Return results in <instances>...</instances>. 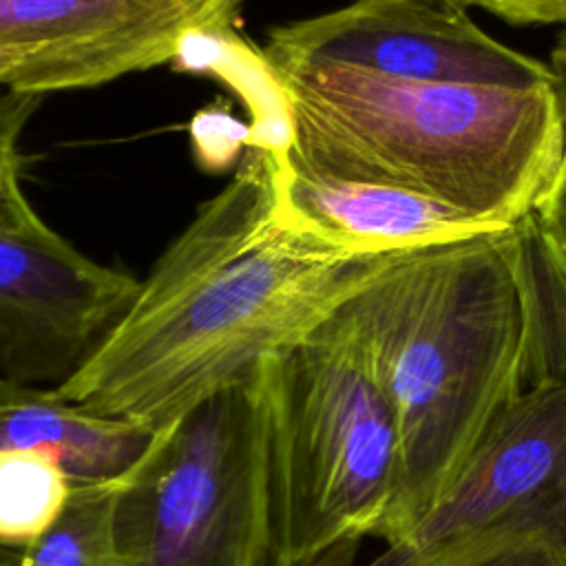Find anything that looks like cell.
Returning a JSON list of instances; mask_svg holds the SVG:
<instances>
[{"label": "cell", "instance_id": "obj_1", "mask_svg": "<svg viewBox=\"0 0 566 566\" xmlns=\"http://www.w3.org/2000/svg\"><path fill=\"white\" fill-rule=\"evenodd\" d=\"M394 254L345 252L296 221L270 150L252 146L139 281L102 347L55 389L157 429L301 343Z\"/></svg>", "mask_w": 566, "mask_h": 566}, {"label": "cell", "instance_id": "obj_2", "mask_svg": "<svg viewBox=\"0 0 566 566\" xmlns=\"http://www.w3.org/2000/svg\"><path fill=\"white\" fill-rule=\"evenodd\" d=\"M389 400L400 482L378 535L402 537L524 391L513 226L394 254L338 305Z\"/></svg>", "mask_w": 566, "mask_h": 566}, {"label": "cell", "instance_id": "obj_3", "mask_svg": "<svg viewBox=\"0 0 566 566\" xmlns=\"http://www.w3.org/2000/svg\"><path fill=\"white\" fill-rule=\"evenodd\" d=\"M287 111V159L413 190L513 226L559 172L566 122L555 80L531 88L427 84L329 62H268Z\"/></svg>", "mask_w": 566, "mask_h": 566}, {"label": "cell", "instance_id": "obj_4", "mask_svg": "<svg viewBox=\"0 0 566 566\" xmlns=\"http://www.w3.org/2000/svg\"><path fill=\"white\" fill-rule=\"evenodd\" d=\"M265 369L272 566H356L400 482L389 400L338 307Z\"/></svg>", "mask_w": 566, "mask_h": 566}, {"label": "cell", "instance_id": "obj_5", "mask_svg": "<svg viewBox=\"0 0 566 566\" xmlns=\"http://www.w3.org/2000/svg\"><path fill=\"white\" fill-rule=\"evenodd\" d=\"M265 360L157 427L111 484L108 566H272Z\"/></svg>", "mask_w": 566, "mask_h": 566}, {"label": "cell", "instance_id": "obj_6", "mask_svg": "<svg viewBox=\"0 0 566 566\" xmlns=\"http://www.w3.org/2000/svg\"><path fill=\"white\" fill-rule=\"evenodd\" d=\"M566 542V389H524L458 478L363 566H462L497 546Z\"/></svg>", "mask_w": 566, "mask_h": 566}, {"label": "cell", "instance_id": "obj_7", "mask_svg": "<svg viewBox=\"0 0 566 566\" xmlns=\"http://www.w3.org/2000/svg\"><path fill=\"white\" fill-rule=\"evenodd\" d=\"M243 0H0V86L46 95L91 88L234 29Z\"/></svg>", "mask_w": 566, "mask_h": 566}, {"label": "cell", "instance_id": "obj_8", "mask_svg": "<svg viewBox=\"0 0 566 566\" xmlns=\"http://www.w3.org/2000/svg\"><path fill=\"white\" fill-rule=\"evenodd\" d=\"M268 62H329L427 84L531 88L555 80L548 64L486 35L464 9L409 0H354L268 31Z\"/></svg>", "mask_w": 566, "mask_h": 566}, {"label": "cell", "instance_id": "obj_9", "mask_svg": "<svg viewBox=\"0 0 566 566\" xmlns=\"http://www.w3.org/2000/svg\"><path fill=\"white\" fill-rule=\"evenodd\" d=\"M139 279L102 265L46 221L0 230V376L60 387L122 321Z\"/></svg>", "mask_w": 566, "mask_h": 566}, {"label": "cell", "instance_id": "obj_10", "mask_svg": "<svg viewBox=\"0 0 566 566\" xmlns=\"http://www.w3.org/2000/svg\"><path fill=\"white\" fill-rule=\"evenodd\" d=\"M272 161L283 208L352 254L411 252L509 228L413 190L303 168L285 153L272 155Z\"/></svg>", "mask_w": 566, "mask_h": 566}, {"label": "cell", "instance_id": "obj_11", "mask_svg": "<svg viewBox=\"0 0 566 566\" xmlns=\"http://www.w3.org/2000/svg\"><path fill=\"white\" fill-rule=\"evenodd\" d=\"M153 436V427L97 413L55 387L0 376V451L51 453L75 486L115 482L142 458Z\"/></svg>", "mask_w": 566, "mask_h": 566}, {"label": "cell", "instance_id": "obj_12", "mask_svg": "<svg viewBox=\"0 0 566 566\" xmlns=\"http://www.w3.org/2000/svg\"><path fill=\"white\" fill-rule=\"evenodd\" d=\"M513 239L524 389H566V259L544 232L537 210L513 223Z\"/></svg>", "mask_w": 566, "mask_h": 566}, {"label": "cell", "instance_id": "obj_13", "mask_svg": "<svg viewBox=\"0 0 566 566\" xmlns=\"http://www.w3.org/2000/svg\"><path fill=\"white\" fill-rule=\"evenodd\" d=\"M75 484L42 451H0V544L27 551L66 513Z\"/></svg>", "mask_w": 566, "mask_h": 566}, {"label": "cell", "instance_id": "obj_14", "mask_svg": "<svg viewBox=\"0 0 566 566\" xmlns=\"http://www.w3.org/2000/svg\"><path fill=\"white\" fill-rule=\"evenodd\" d=\"M111 484L75 486L64 517L24 553L22 566H108Z\"/></svg>", "mask_w": 566, "mask_h": 566}, {"label": "cell", "instance_id": "obj_15", "mask_svg": "<svg viewBox=\"0 0 566 566\" xmlns=\"http://www.w3.org/2000/svg\"><path fill=\"white\" fill-rule=\"evenodd\" d=\"M42 99L38 93L0 86V230H24L42 221L20 181V137Z\"/></svg>", "mask_w": 566, "mask_h": 566}, {"label": "cell", "instance_id": "obj_16", "mask_svg": "<svg viewBox=\"0 0 566 566\" xmlns=\"http://www.w3.org/2000/svg\"><path fill=\"white\" fill-rule=\"evenodd\" d=\"M551 71L555 75V86L562 99V111H564V122H566V31L557 38V44L551 53ZM537 219L553 241V245L562 252L566 259V144H564V157L559 172L553 181L551 192L537 208Z\"/></svg>", "mask_w": 566, "mask_h": 566}, {"label": "cell", "instance_id": "obj_17", "mask_svg": "<svg viewBox=\"0 0 566 566\" xmlns=\"http://www.w3.org/2000/svg\"><path fill=\"white\" fill-rule=\"evenodd\" d=\"M462 566H566V542L548 537L517 539L497 546Z\"/></svg>", "mask_w": 566, "mask_h": 566}, {"label": "cell", "instance_id": "obj_18", "mask_svg": "<svg viewBox=\"0 0 566 566\" xmlns=\"http://www.w3.org/2000/svg\"><path fill=\"white\" fill-rule=\"evenodd\" d=\"M478 7L517 24L566 22V0H478Z\"/></svg>", "mask_w": 566, "mask_h": 566}, {"label": "cell", "instance_id": "obj_19", "mask_svg": "<svg viewBox=\"0 0 566 566\" xmlns=\"http://www.w3.org/2000/svg\"><path fill=\"white\" fill-rule=\"evenodd\" d=\"M24 553L27 551H18V548L0 544V566H22L24 564Z\"/></svg>", "mask_w": 566, "mask_h": 566}, {"label": "cell", "instance_id": "obj_20", "mask_svg": "<svg viewBox=\"0 0 566 566\" xmlns=\"http://www.w3.org/2000/svg\"><path fill=\"white\" fill-rule=\"evenodd\" d=\"M409 2H420L429 7H442V9H464L471 4H478V0H409Z\"/></svg>", "mask_w": 566, "mask_h": 566}]
</instances>
